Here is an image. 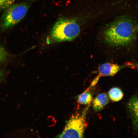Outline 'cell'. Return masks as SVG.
Segmentation results:
<instances>
[{
    "mask_svg": "<svg viewBox=\"0 0 138 138\" xmlns=\"http://www.w3.org/2000/svg\"><path fill=\"white\" fill-rule=\"evenodd\" d=\"M120 69V67L117 64L106 63L100 66L99 72L101 75L113 76L116 74Z\"/></svg>",
    "mask_w": 138,
    "mask_h": 138,
    "instance_id": "cell-6",
    "label": "cell"
},
{
    "mask_svg": "<svg viewBox=\"0 0 138 138\" xmlns=\"http://www.w3.org/2000/svg\"><path fill=\"white\" fill-rule=\"evenodd\" d=\"M109 96L112 101H117L121 100L123 96V94L119 88L114 87L111 88L109 92Z\"/></svg>",
    "mask_w": 138,
    "mask_h": 138,
    "instance_id": "cell-8",
    "label": "cell"
},
{
    "mask_svg": "<svg viewBox=\"0 0 138 138\" xmlns=\"http://www.w3.org/2000/svg\"><path fill=\"white\" fill-rule=\"evenodd\" d=\"M15 0H0V11L4 10L14 4Z\"/></svg>",
    "mask_w": 138,
    "mask_h": 138,
    "instance_id": "cell-10",
    "label": "cell"
},
{
    "mask_svg": "<svg viewBox=\"0 0 138 138\" xmlns=\"http://www.w3.org/2000/svg\"><path fill=\"white\" fill-rule=\"evenodd\" d=\"M36 0H26L19 3L13 4L4 10L0 19L2 30L10 29L24 18L31 5Z\"/></svg>",
    "mask_w": 138,
    "mask_h": 138,
    "instance_id": "cell-3",
    "label": "cell"
},
{
    "mask_svg": "<svg viewBox=\"0 0 138 138\" xmlns=\"http://www.w3.org/2000/svg\"><path fill=\"white\" fill-rule=\"evenodd\" d=\"M108 97L106 94L103 93L98 95L93 102L94 110L98 111L101 110L109 102Z\"/></svg>",
    "mask_w": 138,
    "mask_h": 138,
    "instance_id": "cell-7",
    "label": "cell"
},
{
    "mask_svg": "<svg viewBox=\"0 0 138 138\" xmlns=\"http://www.w3.org/2000/svg\"><path fill=\"white\" fill-rule=\"evenodd\" d=\"M7 53L4 49L0 46V63L4 62L6 59Z\"/></svg>",
    "mask_w": 138,
    "mask_h": 138,
    "instance_id": "cell-11",
    "label": "cell"
},
{
    "mask_svg": "<svg viewBox=\"0 0 138 138\" xmlns=\"http://www.w3.org/2000/svg\"><path fill=\"white\" fill-rule=\"evenodd\" d=\"M92 98L91 93L88 91H86L79 96L78 98V101L81 104L87 105L90 103Z\"/></svg>",
    "mask_w": 138,
    "mask_h": 138,
    "instance_id": "cell-9",
    "label": "cell"
},
{
    "mask_svg": "<svg viewBox=\"0 0 138 138\" xmlns=\"http://www.w3.org/2000/svg\"><path fill=\"white\" fill-rule=\"evenodd\" d=\"M127 108L131 117L133 128L138 133V94L131 97L127 104Z\"/></svg>",
    "mask_w": 138,
    "mask_h": 138,
    "instance_id": "cell-5",
    "label": "cell"
},
{
    "mask_svg": "<svg viewBox=\"0 0 138 138\" xmlns=\"http://www.w3.org/2000/svg\"><path fill=\"white\" fill-rule=\"evenodd\" d=\"M138 33V20L132 15L119 17L107 26L103 36L106 42L114 46L131 45Z\"/></svg>",
    "mask_w": 138,
    "mask_h": 138,
    "instance_id": "cell-1",
    "label": "cell"
},
{
    "mask_svg": "<svg viewBox=\"0 0 138 138\" xmlns=\"http://www.w3.org/2000/svg\"><path fill=\"white\" fill-rule=\"evenodd\" d=\"M80 32V27L75 19L62 17L54 24L50 37L53 42L70 41L75 38Z\"/></svg>",
    "mask_w": 138,
    "mask_h": 138,
    "instance_id": "cell-2",
    "label": "cell"
},
{
    "mask_svg": "<svg viewBox=\"0 0 138 138\" xmlns=\"http://www.w3.org/2000/svg\"><path fill=\"white\" fill-rule=\"evenodd\" d=\"M3 75V72L2 70H0V79L2 78Z\"/></svg>",
    "mask_w": 138,
    "mask_h": 138,
    "instance_id": "cell-12",
    "label": "cell"
},
{
    "mask_svg": "<svg viewBox=\"0 0 138 138\" xmlns=\"http://www.w3.org/2000/svg\"><path fill=\"white\" fill-rule=\"evenodd\" d=\"M89 106H87L81 114L72 116L67 122L62 132L57 137H83L86 126V116Z\"/></svg>",
    "mask_w": 138,
    "mask_h": 138,
    "instance_id": "cell-4",
    "label": "cell"
}]
</instances>
